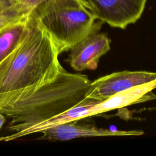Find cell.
I'll return each mask as SVG.
<instances>
[{
	"label": "cell",
	"mask_w": 156,
	"mask_h": 156,
	"mask_svg": "<svg viewBox=\"0 0 156 156\" xmlns=\"http://www.w3.org/2000/svg\"><path fill=\"white\" fill-rule=\"evenodd\" d=\"M60 54L52 37L32 11L18 42L0 62V100L52 81L62 68Z\"/></svg>",
	"instance_id": "6da1fadb"
},
{
	"label": "cell",
	"mask_w": 156,
	"mask_h": 156,
	"mask_svg": "<svg viewBox=\"0 0 156 156\" xmlns=\"http://www.w3.org/2000/svg\"><path fill=\"white\" fill-rule=\"evenodd\" d=\"M90 82L62 67L52 81L37 90L0 100V112L11 119L7 129L18 132L73 107L86 97Z\"/></svg>",
	"instance_id": "7a4b0ae2"
},
{
	"label": "cell",
	"mask_w": 156,
	"mask_h": 156,
	"mask_svg": "<svg viewBox=\"0 0 156 156\" xmlns=\"http://www.w3.org/2000/svg\"><path fill=\"white\" fill-rule=\"evenodd\" d=\"M51 35L60 53L68 51L102 23L83 0H60L32 11Z\"/></svg>",
	"instance_id": "3957f363"
},
{
	"label": "cell",
	"mask_w": 156,
	"mask_h": 156,
	"mask_svg": "<svg viewBox=\"0 0 156 156\" xmlns=\"http://www.w3.org/2000/svg\"><path fill=\"white\" fill-rule=\"evenodd\" d=\"M96 20L124 29L141 16L147 0H83Z\"/></svg>",
	"instance_id": "277c9868"
},
{
	"label": "cell",
	"mask_w": 156,
	"mask_h": 156,
	"mask_svg": "<svg viewBox=\"0 0 156 156\" xmlns=\"http://www.w3.org/2000/svg\"><path fill=\"white\" fill-rule=\"evenodd\" d=\"M156 80V73L123 71L113 73L91 81L86 98L104 101L113 95L136 85Z\"/></svg>",
	"instance_id": "5b68a950"
},
{
	"label": "cell",
	"mask_w": 156,
	"mask_h": 156,
	"mask_svg": "<svg viewBox=\"0 0 156 156\" xmlns=\"http://www.w3.org/2000/svg\"><path fill=\"white\" fill-rule=\"evenodd\" d=\"M101 24L70 49L68 62L74 70L96 69L99 58L110 50V39L105 33L98 32Z\"/></svg>",
	"instance_id": "8992f818"
},
{
	"label": "cell",
	"mask_w": 156,
	"mask_h": 156,
	"mask_svg": "<svg viewBox=\"0 0 156 156\" xmlns=\"http://www.w3.org/2000/svg\"><path fill=\"white\" fill-rule=\"evenodd\" d=\"M78 120L62 123L43 130L41 135L35 140L39 141H68L74 138L90 136H140L144 134L143 130H111L97 128L89 125L78 124Z\"/></svg>",
	"instance_id": "52a82bcc"
},
{
	"label": "cell",
	"mask_w": 156,
	"mask_h": 156,
	"mask_svg": "<svg viewBox=\"0 0 156 156\" xmlns=\"http://www.w3.org/2000/svg\"><path fill=\"white\" fill-rule=\"evenodd\" d=\"M155 88H156V80L119 92L94 105L90 111L88 117L133 104L156 99V95L152 93Z\"/></svg>",
	"instance_id": "ba28073f"
},
{
	"label": "cell",
	"mask_w": 156,
	"mask_h": 156,
	"mask_svg": "<svg viewBox=\"0 0 156 156\" xmlns=\"http://www.w3.org/2000/svg\"><path fill=\"white\" fill-rule=\"evenodd\" d=\"M29 14L0 27V62L18 42L26 28Z\"/></svg>",
	"instance_id": "9c48e42d"
},
{
	"label": "cell",
	"mask_w": 156,
	"mask_h": 156,
	"mask_svg": "<svg viewBox=\"0 0 156 156\" xmlns=\"http://www.w3.org/2000/svg\"><path fill=\"white\" fill-rule=\"evenodd\" d=\"M32 11L21 5H15L0 12V27L29 14Z\"/></svg>",
	"instance_id": "30bf717a"
},
{
	"label": "cell",
	"mask_w": 156,
	"mask_h": 156,
	"mask_svg": "<svg viewBox=\"0 0 156 156\" xmlns=\"http://www.w3.org/2000/svg\"><path fill=\"white\" fill-rule=\"evenodd\" d=\"M60 0H15L16 4H21L31 11L44 7Z\"/></svg>",
	"instance_id": "8fae6325"
},
{
	"label": "cell",
	"mask_w": 156,
	"mask_h": 156,
	"mask_svg": "<svg viewBox=\"0 0 156 156\" xmlns=\"http://www.w3.org/2000/svg\"><path fill=\"white\" fill-rule=\"evenodd\" d=\"M5 121H6L5 116L0 112V130L3 127Z\"/></svg>",
	"instance_id": "7c38bea8"
}]
</instances>
